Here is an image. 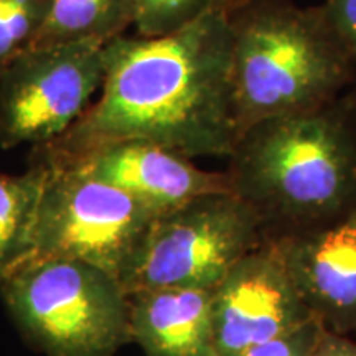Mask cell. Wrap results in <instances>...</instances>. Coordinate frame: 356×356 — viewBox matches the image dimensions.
<instances>
[{
	"mask_svg": "<svg viewBox=\"0 0 356 356\" xmlns=\"http://www.w3.org/2000/svg\"><path fill=\"white\" fill-rule=\"evenodd\" d=\"M234 3L218 0L197 20L163 37L111 40L97 99L63 136L33 152L66 160L114 142L144 140L188 159H228L238 140Z\"/></svg>",
	"mask_w": 356,
	"mask_h": 356,
	"instance_id": "obj_1",
	"label": "cell"
},
{
	"mask_svg": "<svg viewBox=\"0 0 356 356\" xmlns=\"http://www.w3.org/2000/svg\"><path fill=\"white\" fill-rule=\"evenodd\" d=\"M233 195L266 239L305 233L356 213V96L267 119L236 140L226 167Z\"/></svg>",
	"mask_w": 356,
	"mask_h": 356,
	"instance_id": "obj_2",
	"label": "cell"
},
{
	"mask_svg": "<svg viewBox=\"0 0 356 356\" xmlns=\"http://www.w3.org/2000/svg\"><path fill=\"white\" fill-rule=\"evenodd\" d=\"M312 318L274 239H264L213 289L216 356L273 340Z\"/></svg>",
	"mask_w": 356,
	"mask_h": 356,
	"instance_id": "obj_8",
	"label": "cell"
},
{
	"mask_svg": "<svg viewBox=\"0 0 356 356\" xmlns=\"http://www.w3.org/2000/svg\"><path fill=\"white\" fill-rule=\"evenodd\" d=\"M0 297L17 328L47 356H114L132 343L121 282L76 259H44L13 270Z\"/></svg>",
	"mask_w": 356,
	"mask_h": 356,
	"instance_id": "obj_4",
	"label": "cell"
},
{
	"mask_svg": "<svg viewBox=\"0 0 356 356\" xmlns=\"http://www.w3.org/2000/svg\"><path fill=\"white\" fill-rule=\"evenodd\" d=\"M254 211L233 193L204 195L160 213L119 282L127 296L149 289H215L264 241Z\"/></svg>",
	"mask_w": 356,
	"mask_h": 356,
	"instance_id": "obj_6",
	"label": "cell"
},
{
	"mask_svg": "<svg viewBox=\"0 0 356 356\" xmlns=\"http://www.w3.org/2000/svg\"><path fill=\"white\" fill-rule=\"evenodd\" d=\"M132 343L144 356H216L213 289L165 287L129 296Z\"/></svg>",
	"mask_w": 356,
	"mask_h": 356,
	"instance_id": "obj_11",
	"label": "cell"
},
{
	"mask_svg": "<svg viewBox=\"0 0 356 356\" xmlns=\"http://www.w3.org/2000/svg\"><path fill=\"white\" fill-rule=\"evenodd\" d=\"M32 157L44 163L47 177L29 244L12 273L44 259H76L121 280L159 213L76 167Z\"/></svg>",
	"mask_w": 356,
	"mask_h": 356,
	"instance_id": "obj_5",
	"label": "cell"
},
{
	"mask_svg": "<svg viewBox=\"0 0 356 356\" xmlns=\"http://www.w3.org/2000/svg\"><path fill=\"white\" fill-rule=\"evenodd\" d=\"M44 177L47 167L33 157L24 173L0 172V282L24 256Z\"/></svg>",
	"mask_w": 356,
	"mask_h": 356,
	"instance_id": "obj_13",
	"label": "cell"
},
{
	"mask_svg": "<svg viewBox=\"0 0 356 356\" xmlns=\"http://www.w3.org/2000/svg\"><path fill=\"white\" fill-rule=\"evenodd\" d=\"M132 26L131 0H50L47 17L29 48L86 42L109 43Z\"/></svg>",
	"mask_w": 356,
	"mask_h": 356,
	"instance_id": "obj_12",
	"label": "cell"
},
{
	"mask_svg": "<svg viewBox=\"0 0 356 356\" xmlns=\"http://www.w3.org/2000/svg\"><path fill=\"white\" fill-rule=\"evenodd\" d=\"M137 37L157 38L197 20L218 0H131Z\"/></svg>",
	"mask_w": 356,
	"mask_h": 356,
	"instance_id": "obj_14",
	"label": "cell"
},
{
	"mask_svg": "<svg viewBox=\"0 0 356 356\" xmlns=\"http://www.w3.org/2000/svg\"><path fill=\"white\" fill-rule=\"evenodd\" d=\"M320 7L353 60L356 70V0H323ZM350 92L356 96V81Z\"/></svg>",
	"mask_w": 356,
	"mask_h": 356,
	"instance_id": "obj_17",
	"label": "cell"
},
{
	"mask_svg": "<svg viewBox=\"0 0 356 356\" xmlns=\"http://www.w3.org/2000/svg\"><path fill=\"white\" fill-rule=\"evenodd\" d=\"M231 42L238 137L267 119L335 101L355 86L353 60L320 6L236 0Z\"/></svg>",
	"mask_w": 356,
	"mask_h": 356,
	"instance_id": "obj_3",
	"label": "cell"
},
{
	"mask_svg": "<svg viewBox=\"0 0 356 356\" xmlns=\"http://www.w3.org/2000/svg\"><path fill=\"white\" fill-rule=\"evenodd\" d=\"M106 44L26 48L13 58L0 71V147H40L63 136L101 91Z\"/></svg>",
	"mask_w": 356,
	"mask_h": 356,
	"instance_id": "obj_7",
	"label": "cell"
},
{
	"mask_svg": "<svg viewBox=\"0 0 356 356\" xmlns=\"http://www.w3.org/2000/svg\"><path fill=\"white\" fill-rule=\"evenodd\" d=\"M84 175L126 191L155 213H167L204 195L233 193L226 172L203 170L185 155L144 140L114 142L66 160Z\"/></svg>",
	"mask_w": 356,
	"mask_h": 356,
	"instance_id": "obj_9",
	"label": "cell"
},
{
	"mask_svg": "<svg viewBox=\"0 0 356 356\" xmlns=\"http://www.w3.org/2000/svg\"><path fill=\"white\" fill-rule=\"evenodd\" d=\"M312 356H356V340L325 328Z\"/></svg>",
	"mask_w": 356,
	"mask_h": 356,
	"instance_id": "obj_18",
	"label": "cell"
},
{
	"mask_svg": "<svg viewBox=\"0 0 356 356\" xmlns=\"http://www.w3.org/2000/svg\"><path fill=\"white\" fill-rule=\"evenodd\" d=\"M48 6L50 0H0V71L32 44Z\"/></svg>",
	"mask_w": 356,
	"mask_h": 356,
	"instance_id": "obj_15",
	"label": "cell"
},
{
	"mask_svg": "<svg viewBox=\"0 0 356 356\" xmlns=\"http://www.w3.org/2000/svg\"><path fill=\"white\" fill-rule=\"evenodd\" d=\"M274 241L312 317L330 332L356 333V213Z\"/></svg>",
	"mask_w": 356,
	"mask_h": 356,
	"instance_id": "obj_10",
	"label": "cell"
},
{
	"mask_svg": "<svg viewBox=\"0 0 356 356\" xmlns=\"http://www.w3.org/2000/svg\"><path fill=\"white\" fill-rule=\"evenodd\" d=\"M323 330V325L317 318H312L284 335L252 345L229 356H312Z\"/></svg>",
	"mask_w": 356,
	"mask_h": 356,
	"instance_id": "obj_16",
	"label": "cell"
}]
</instances>
